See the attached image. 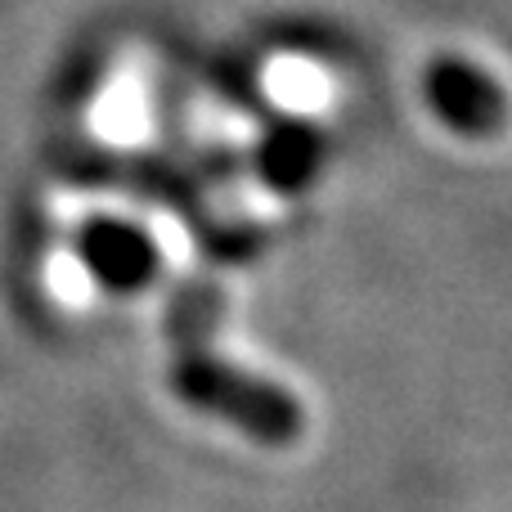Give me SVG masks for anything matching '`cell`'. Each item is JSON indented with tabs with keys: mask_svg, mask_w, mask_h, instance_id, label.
<instances>
[{
	"mask_svg": "<svg viewBox=\"0 0 512 512\" xmlns=\"http://www.w3.org/2000/svg\"><path fill=\"white\" fill-rule=\"evenodd\" d=\"M216 301L207 288H189L171 310L176 333V391L180 400L207 409L216 418H230L243 436L261 445H288L301 436V409L283 387L256 378L248 369L216 360L207 333H212Z\"/></svg>",
	"mask_w": 512,
	"mask_h": 512,
	"instance_id": "obj_1",
	"label": "cell"
},
{
	"mask_svg": "<svg viewBox=\"0 0 512 512\" xmlns=\"http://www.w3.org/2000/svg\"><path fill=\"white\" fill-rule=\"evenodd\" d=\"M423 95L432 104V113L463 135H490L504 122V90H499V81L486 68H477V63L459 59V54L432 59V68L423 77Z\"/></svg>",
	"mask_w": 512,
	"mask_h": 512,
	"instance_id": "obj_2",
	"label": "cell"
},
{
	"mask_svg": "<svg viewBox=\"0 0 512 512\" xmlns=\"http://www.w3.org/2000/svg\"><path fill=\"white\" fill-rule=\"evenodd\" d=\"M81 256L108 288H140L158 270V248L149 234L126 221H90L81 230Z\"/></svg>",
	"mask_w": 512,
	"mask_h": 512,
	"instance_id": "obj_3",
	"label": "cell"
},
{
	"mask_svg": "<svg viewBox=\"0 0 512 512\" xmlns=\"http://www.w3.org/2000/svg\"><path fill=\"white\" fill-rule=\"evenodd\" d=\"M319 135L310 126H279L261 140V153H256V167L270 185L279 189H301L319 167Z\"/></svg>",
	"mask_w": 512,
	"mask_h": 512,
	"instance_id": "obj_4",
	"label": "cell"
}]
</instances>
